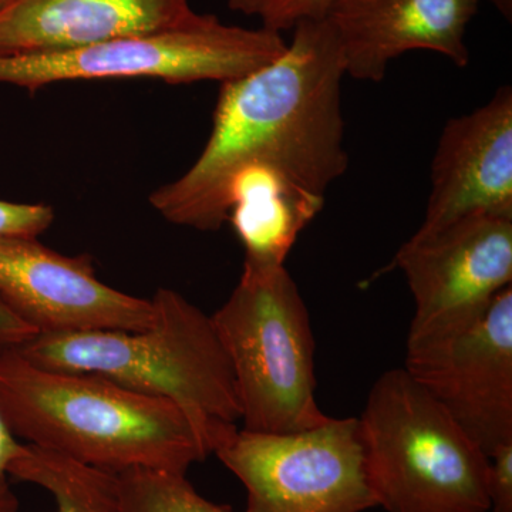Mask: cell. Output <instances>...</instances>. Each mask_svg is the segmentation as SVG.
Instances as JSON below:
<instances>
[{
	"label": "cell",
	"mask_w": 512,
	"mask_h": 512,
	"mask_svg": "<svg viewBox=\"0 0 512 512\" xmlns=\"http://www.w3.org/2000/svg\"><path fill=\"white\" fill-rule=\"evenodd\" d=\"M292 30L278 59L221 83L201 156L150 195L151 207L171 224L220 229L228 221L229 185L245 168H268L319 197L348 170L338 36L328 19Z\"/></svg>",
	"instance_id": "1"
},
{
	"label": "cell",
	"mask_w": 512,
	"mask_h": 512,
	"mask_svg": "<svg viewBox=\"0 0 512 512\" xmlns=\"http://www.w3.org/2000/svg\"><path fill=\"white\" fill-rule=\"evenodd\" d=\"M0 413L29 444L114 474H187L208 457L175 404L94 373L37 366L15 348H0Z\"/></svg>",
	"instance_id": "2"
},
{
	"label": "cell",
	"mask_w": 512,
	"mask_h": 512,
	"mask_svg": "<svg viewBox=\"0 0 512 512\" xmlns=\"http://www.w3.org/2000/svg\"><path fill=\"white\" fill-rule=\"evenodd\" d=\"M153 323L140 332L36 335L16 350L37 366L94 373L175 404L210 456L239 430L237 386L211 316L173 289L151 298Z\"/></svg>",
	"instance_id": "3"
},
{
	"label": "cell",
	"mask_w": 512,
	"mask_h": 512,
	"mask_svg": "<svg viewBox=\"0 0 512 512\" xmlns=\"http://www.w3.org/2000/svg\"><path fill=\"white\" fill-rule=\"evenodd\" d=\"M359 426L370 487L387 512L490 511V458L406 370L376 380Z\"/></svg>",
	"instance_id": "4"
},
{
	"label": "cell",
	"mask_w": 512,
	"mask_h": 512,
	"mask_svg": "<svg viewBox=\"0 0 512 512\" xmlns=\"http://www.w3.org/2000/svg\"><path fill=\"white\" fill-rule=\"evenodd\" d=\"M211 319L234 372L244 430L293 433L329 419L316 402L311 318L285 265L244 262Z\"/></svg>",
	"instance_id": "5"
},
{
	"label": "cell",
	"mask_w": 512,
	"mask_h": 512,
	"mask_svg": "<svg viewBox=\"0 0 512 512\" xmlns=\"http://www.w3.org/2000/svg\"><path fill=\"white\" fill-rule=\"evenodd\" d=\"M288 43L272 30L225 25L197 15L165 32L119 37L39 55L0 57V83L36 92L74 80L158 79L229 82L278 59Z\"/></svg>",
	"instance_id": "6"
},
{
	"label": "cell",
	"mask_w": 512,
	"mask_h": 512,
	"mask_svg": "<svg viewBox=\"0 0 512 512\" xmlns=\"http://www.w3.org/2000/svg\"><path fill=\"white\" fill-rule=\"evenodd\" d=\"M215 456L247 488L245 512H363L377 507L359 419L282 434L238 430Z\"/></svg>",
	"instance_id": "7"
},
{
	"label": "cell",
	"mask_w": 512,
	"mask_h": 512,
	"mask_svg": "<svg viewBox=\"0 0 512 512\" xmlns=\"http://www.w3.org/2000/svg\"><path fill=\"white\" fill-rule=\"evenodd\" d=\"M404 370L487 457L512 441V286L457 328L407 339Z\"/></svg>",
	"instance_id": "8"
},
{
	"label": "cell",
	"mask_w": 512,
	"mask_h": 512,
	"mask_svg": "<svg viewBox=\"0 0 512 512\" xmlns=\"http://www.w3.org/2000/svg\"><path fill=\"white\" fill-rule=\"evenodd\" d=\"M412 292L409 338L476 318L512 282V215L477 212L421 229L394 258Z\"/></svg>",
	"instance_id": "9"
},
{
	"label": "cell",
	"mask_w": 512,
	"mask_h": 512,
	"mask_svg": "<svg viewBox=\"0 0 512 512\" xmlns=\"http://www.w3.org/2000/svg\"><path fill=\"white\" fill-rule=\"evenodd\" d=\"M0 299L37 335L140 332L154 319L151 299L101 282L89 256H64L33 237H0Z\"/></svg>",
	"instance_id": "10"
},
{
	"label": "cell",
	"mask_w": 512,
	"mask_h": 512,
	"mask_svg": "<svg viewBox=\"0 0 512 512\" xmlns=\"http://www.w3.org/2000/svg\"><path fill=\"white\" fill-rule=\"evenodd\" d=\"M512 215V90L451 119L441 133L421 229L477 214Z\"/></svg>",
	"instance_id": "11"
},
{
	"label": "cell",
	"mask_w": 512,
	"mask_h": 512,
	"mask_svg": "<svg viewBox=\"0 0 512 512\" xmlns=\"http://www.w3.org/2000/svg\"><path fill=\"white\" fill-rule=\"evenodd\" d=\"M481 0H339L326 19L338 36L346 76L382 82L390 62L430 50L457 67L470 63L468 23Z\"/></svg>",
	"instance_id": "12"
},
{
	"label": "cell",
	"mask_w": 512,
	"mask_h": 512,
	"mask_svg": "<svg viewBox=\"0 0 512 512\" xmlns=\"http://www.w3.org/2000/svg\"><path fill=\"white\" fill-rule=\"evenodd\" d=\"M195 15L190 0H12L0 9V57L165 32Z\"/></svg>",
	"instance_id": "13"
},
{
	"label": "cell",
	"mask_w": 512,
	"mask_h": 512,
	"mask_svg": "<svg viewBox=\"0 0 512 512\" xmlns=\"http://www.w3.org/2000/svg\"><path fill=\"white\" fill-rule=\"evenodd\" d=\"M228 202V221L245 249L244 262L259 266L284 265L303 229L325 207V197L262 167L235 175Z\"/></svg>",
	"instance_id": "14"
},
{
	"label": "cell",
	"mask_w": 512,
	"mask_h": 512,
	"mask_svg": "<svg viewBox=\"0 0 512 512\" xmlns=\"http://www.w3.org/2000/svg\"><path fill=\"white\" fill-rule=\"evenodd\" d=\"M9 476L45 488L56 512H121L119 478L46 448L22 444Z\"/></svg>",
	"instance_id": "15"
},
{
	"label": "cell",
	"mask_w": 512,
	"mask_h": 512,
	"mask_svg": "<svg viewBox=\"0 0 512 512\" xmlns=\"http://www.w3.org/2000/svg\"><path fill=\"white\" fill-rule=\"evenodd\" d=\"M116 476L121 512H231L198 494L187 474L131 468Z\"/></svg>",
	"instance_id": "16"
},
{
	"label": "cell",
	"mask_w": 512,
	"mask_h": 512,
	"mask_svg": "<svg viewBox=\"0 0 512 512\" xmlns=\"http://www.w3.org/2000/svg\"><path fill=\"white\" fill-rule=\"evenodd\" d=\"M339 0H228L229 9L259 19L261 28L281 33L305 20L326 19Z\"/></svg>",
	"instance_id": "17"
},
{
	"label": "cell",
	"mask_w": 512,
	"mask_h": 512,
	"mask_svg": "<svg viewBox=\"0 0 512 512\" xmlns=\"http://www.w3.org/2000/svg\"><path fill=\"white\" fill-rule=\"evenodd\" d=\"M53 220L55 212L49 205L0 200V237L37 238L49 229Z\"/></svg>",
	"instance_id": "18"
},
{
	"label": "cell",
	"mask_w": 512,
	"mask_h": 512,
	"mask_svg": "<svg viewBox=\"0 0 512 512\" xmlns=\"http://www.w3.org/2000/svg\"><path fill=\"white\" fill-rule=\"evenodd\" d=\"M488 458L490 510L512 512V441L495 448Z\"/></svg>",
	"instance_id": "19"
},
{
	"label": "cell",
	"mask_w": 512,
	"mask_h": 512,
	"mask_svg": "<svg viewBox=\"0 0 512 512\" xmlns=\"http://www.w3.org/2000/svg\"><path fill=\"white\" fill-rule=\"evenodd\" d=\"M22 444L0 413V512H18L19 500L9 483V467L18 456Z\"/></svg>",
	"instance_id": "20"
},
{
	"label": "cell",
	"mask_w": 512,
	"mask_h": 512,
	"mask_svg": "<svg viewBox=\"0 0 512 512\" xmlns=\"http://www.w3.org/2000/svg\"><path fill=\"white\" fill-rule=\"evenodd\" d=\"M35 328L19 318L12 309L0 299V348H16L35 338Z\"/></svg>",
	"instance_id": "21"
},
{
	"label": "cell",
	"mask_w": 512,
	"mask_h": 512,
	"mask_svg": "<svg viewBox=\"0 0 512 512\" xmlns=\"http://www.w3.org/2000/svg\"><path fill=\"white\" fill-rule=\"evenodd\" d=\"M495 6V9L504 16L508 22L512 20V0H490Z\"/></svg>",
	"instance_id": "22"
},
{
	"label": "cell",
	"mask_w": 512,
	"mask_h": 512,
	"mask_svg": "<svg viewBox=\"0 0 512 512\" xmlns=\"http://www.w3.org/2000/svg\"><path fill=\"white\" fill-rule=\"evenodd\" d=\"M9 2H12V0H0V9L5 8Z\"/></svg>",
	"instance_id": "23"
}]
</instances>
